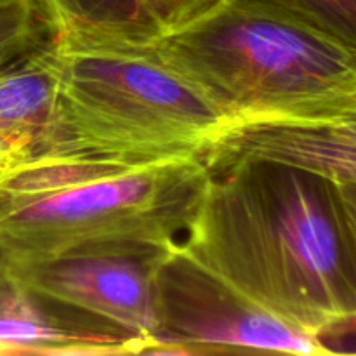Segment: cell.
<instances>
[{
  "label": "cell",
  "instance_id": "1",
  "mask_svg": "<svg viewBox=\"0 0 356 356\" xmlns=\"http://www.w3.org/2000/svg\"><path fill=\"white\" fill-rule=\"evenodd\" d=\"M209 167L179 247L254 305L323 343L356 312V263L336 181L250 155Z\"/></svg>",
  "mask_w": 356,
  "mask_h": 356
},
{
  "label": "cell",
  "instance_id": "2",
  "mask_svg": "<svg viewBox=\"0 0 356 356\" xmlns=\"http://www.w3.org/2000/svg\"><path fill=\"white\" fill-rule=\"evenodd\" d=\"M153 45L232 125L313 120L356 99V49L261 0H222Z\"/></svg>",
  "mask_w": 356,
  "mask_h": 356
},
{
  "label": "cell",
  "instance_id": "3",
  "mask_svg": "<svg viewBox=\"0 0 356 356\" xmlns=\"http://www.w3.org/2000/svg\"><path fill=\"white\" fill-rule=\"evenodd\" d=\"M209 176L202 155L155 163L28 160L0 181V254L13 266L104 240L176 245Z\"/></svg>",
  "mask_w": 356,
  "mask_h": 356
},
{
  "label": "cell",
  "instance_id": "4",
  "mask_svg": "<svg viewBox=\"0 0 356 356\" xmlns=\"http://www.w3.org/2000/svg\"><path fill=\"white\" fill-rule=\"evenodd\" d=\"M56 47L61 61L58 125L44 156L125 163L204 156L232 125L153 44L56 40Z\"/></svg>",
  "mask_w": 356,
  "mask_h": 356
},
{
  "label": "cell",
  "instance_id": "5",
  "mask_svg": "<svg viewBox=\"0 0 356 356\" xmlns=\"http://www.w3.org/2000/svg\"><path fill=\"white\" fill-rule=\"evenodd\" d=\"M330 355L315 336L254 305L177 245L156 271V329L145 353Z\"/></svg>",
  "mask_w": 356,
  "mask_h": 356
},
{
  "label": "cell",
  "instance_id": "6",
  "mask_svg": "<svg viewBox=\"0 0 356 356\" xmlns=\"http://www.w3.org/2000/svg\"><path fill=\"white\" fill-rule=\"evenodd\" d=\"M172 247L104 240L33 263L6 264L31 292L122 330L145 353L156 329V271Z\"/></svg>",
  "mask_w": 356,
  "mask_h": 356
},
{
  "label": "cell",
  "instance_id": "7",
  "mask_svg": "<svg viewBox=\"0 0 356 356\" xmlns=\"http://www.w3.org/2000/svg\"><path fill=\"white\" fill-rule=\"evenodd\" d=\"M294 163L336 183L356 184V139L325 120H261L229 125L205 152L207 163L229 156Z\"/></svg>",
  "mask_w": 356,
  "mask_h": 356
},
{
  "label": "cell",
  "instance_id": "8",
  "mask_svg": "<svg viewBox=\"0 0 356 356\" xmlns=\"http://www.w3.org/2000/svg\"><path fill=\"white\" fill-rule=\"evenodd\" d=\"M61 61L54 37L0 66V138L28 160L47 155L58 125Z\"/></svg>",
  "mask_w": 356,
  "mask_h": 356
},
{
  "label": "cell",
  "instance_id": "9",
  "mask_svg": "<svg viewBox=\"0 0 356 356\" xmlns=\"http://www.w3.org/2000/svg\"><path fill=\"white\" fill-rule=\"evenodd\" d=\"M56 40L152 45L163 30L146 0H35Z\"/></svg>",
  "mask_w": 356,
  "mask_h": 356
},
{
  "label": "cell",
  "instance_id": "10",
  "mask_svg": "<svg viewBox=\"0 0 356 356\" xmlns=\"http://www.w3.org/2000/svg\"><path fill=\"white\" fill-rule=\"evenodd\" d=\"M51 37L35 0H0V66Z\"/></svg>",
  "mask_w": 356,
  "mask_h": 356
},
{
  "label": "cell",
  "instance_id": "11",
  "mask_svg": "<svg viewBox=\"0 0 356 356\" xmlns=\"http://www.w3.org/2000/svg\"><path fill=\"white\" fill-rule=\"evenodd\" d=\"M356 49V0H261Z\"/></svg>",
  "mask_w": 356,
  "mask_h": 356
},
{
  "label": "cell",
  "instance_id": "12",
  "mask_svg": "<svg viewBox=\"0 0 356 356\" xmlns=\"http://www.w3.org/2000/svg\"><path fill=\"white\" fill-rule=\"evenodd\" d=\"M163 35L211 13L222 0H146Z\"/></svg>",
  "mask_w": 356,
  "mask_h": 356
},
{
  "label": "cell",
  "instance_id": "13",
  "mask_svg": "<svg viewBox=\"0 0 356 356\" xmlns=\"http://www.w3.org/2000/svg\"><path fill=\"white\" fill-rule=\"evenodd\" d=\"M336 184H337V193H339V198H341V205H343L344 219H346L351 249H353V256H355V263H356V195L346 186V184H343V183H336ZM355 336H356V312L351 318H348L346 322L339 327V329L334 330V332L330 334L325 341H323V344H325V348L329 350L330 343H336V341H344V339H348V337H355Z\"/></svg>",
  "mask_w": 356,
  "mask_h": 356
},
{
  "label": "cell",
  "instance_id": "14",
  "mask_svg": "<svg viewBox=\"0 0 356 356\" xmlns=\"http://www.w3.org/2000/svg\"><path fill=\"white\" fill-rule=\"evenodd\" d=\"M24 162H28V156L19 148L0 138V181Z\"/></svg>",
  "mask_w": 356,
  "mask_h": 356
},
{
  "label": "cell",
  "instance_id": "15",
  "mask_svg": "<svg viewBox=\"0 0 356 356\" xmlns=\"http://www.w3.org/2000/svg\"><path fill=\"white\" fill-rule=\"evenodd\" d=\"M343 184H346V183H343ZM346 186H348V188H350V190H351V191H353V193L356 195V184H346Z\"/></svg>",
  "mask_w": 356,
  "mask_h": 356
},
{
  "label": "cell",
  "instance_id": "16",
  "mask_svg": "<svg viewBox=\"0 0 356 356\" xmlns=\"http://www.w3.org/2000/svg\"><path fill=\"white\" fill-rule=\"evenodd\" d=\"M2 264H3V257H2V254H0V268H2Z\"/></svg>",
  "mask_w": 356,
  "mask_h": 356
},
{
  "label": "cell",
  "instance_id": "17",
  "mask_svg": "<svg viewBox=\"0 0 356 356\" xmlns=\"http://www.w3.org/2000/svg\"><path fill=\"white\" fill-rule=\"evenodd\" d=\"M350 104H351V106H355V108H356V99L353 101V103H350Z\"/></svg>",
  "mask_w": 356,
  "mask_h": 356
}]
</instances>
